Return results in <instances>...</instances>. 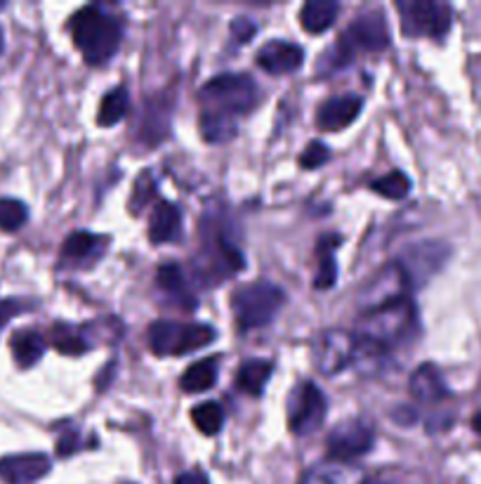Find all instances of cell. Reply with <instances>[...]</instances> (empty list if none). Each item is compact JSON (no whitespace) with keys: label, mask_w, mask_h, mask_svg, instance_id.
Listing matches in <instances>:
<instances>
[{"label":"cell","mask_w":481,"mask_h":484,"mask_svg":"<svg viewBox=\"0 0 481 484\" xmlns=\"http://www.w3.org/2000/svg\"><path fill=\"white\" fill-rule=\"evenodd\" d=\"M52 345L55 350H59L62 354H71V357H78V354L88 352V341L80 336V331L74 329V326H55L52 329Z\"/></svg>","instance_id":"28"},{"label":"cell","mask_w":481,"mask_h":484,"mask_svg":"<svg viewBox=\"0 0 481 484\" xmlns=\"http://www.w3.org/2000/svg\"><path fill=\"white\" fill-rule=\"evenodd\" d=\"M52 461L46 454H17L0 458V479L7 484H31L50 473Z\"/></svg>","instance_id":"13"},{"label":"cell","mask_w":481,"mask_h":484,"mask_svg":"<svg viewBox=\"0 0 481 484\" xmlns=\"http://www.w3.org/2000/svg\"><path fill=\"white\" fill-rule=\"evenodd\" d=\"M387 46H390V29H387L385 15L380 10L363 12L361 17L350 24V29L342 34L326 62L330 64V68H342L354 59L359 50L380 52Z\"/></svg>","instance_id":"5"},{"label":"cell","mask_w":481,"mask_h":484,"mask_svg":"<svg viewBox=\"0 0 481 484\" xmlns=\"http://www.w3.org/2000/svg\"><path fill=\"white\" fill-rule=\"evenodd\" d=\"M411 393L420 402H439L448 397V387L444 385V378L434 364H423L411 378Z\"/></svg>","instance_id":"20"},{"label":"cell","mask_w":481,"mask_h":484,"mask_svg":"<svg viewBox=\"0 0 481 484\" xmlns=\"http://www.w3.org/2000/svg\"><path fill=\"white\" fill-rule=\"evenodd\" d=\"M0 52H3V31H0Z\"/></svg>","instance_id":"38"},{"label":"cell","mask_w":481,"mask_h":484,"mask_svg":"<svg viewBox=\"0 0 481 484\" xmlns=\"http://www.w3.org/2000/svg\"><path fill=\"white\" fill-rule=\"evenodd\" d=\"M255 31H257V26H255V22H250L248 17H236L232 22V38L236 40V43H241V46H246V43L253 40Z\"/></svg>","instance_id":"33"},{"label":"cell","mask_w":481,"mask_h":484,"mask_svg":"<svg viewBox=\"0 0 481 484\" xmlns=\"http://www.w3.org/2000/svg\"><path fill=\"white\" fill-rule=\"evenodd\" d=\"M340 244V237H323L321 241H319V251H321V256H319V274L317 279H314V289H330V286L338 281V268H335V260H333V248H338Z\"/></svg>","instance_id":"26"},{"label":"cell","mask_w":481,"mask_h":484,"mask_svg":"<svg viewBox=\"0 0 481 484\" xmlns=\"http://www.w3.org/2000/svg\"><path fill=\"white\" fill-rule=\"evenodd\" d=\"M19 312H22V305L17 300H0V329Z\"/></svg>","instance_id":"35"},{"label":"cell","mask_w":481,"mask_h":484,"mask_svg":"<svg viewBox=\"0 0 481 484\" xmlns=\"http://www.w3.org/2000/svg\"><path fill=\"white\" fill-rule=\"evenodd\" d=\"M286 293L269 281H253L234 290L232 312L236 320L238 331L262 329L281 312Z\"/></svg>","instance_id":"2"},{"label":"cell","mask_w":481,"mask_h":484,"mask_svg":"<svg viewBox=\"0 0 481 484\" xmlns=\"http://www.w3.org/2000/svg\"><path fill=\"white\" fill-rule=\"evenodd\" d=\"M330 159V152L329 147L323 142H309L307 144V149L302 152L300 156V165L302 168H307V171H314V168H321L326 161Z\"/></svg>","instance_id":"32"},{"label":"cell","mask_w":481,"mask_h":484,"mask_svg":"<svg viewBox=\"0 0 481 484\" xmlns=\"http://www.w3.org/2000/svg\"><path fill=\"white\" fill-rule=\"evenodd\" d=\"M80 447V435L76 433H64L62 437H59V442H57V454L59 456H68L74 454V451H78Z\"/></svg>","instance_id":"34"},{"label":"cell","mask_w":481,"mask_h":484,"mask_svg":"<svg viewBox=\"0 0 481 484\" xmlns=\"http://www.w3.org/2000/svg\"><path fill=\"white\" fill-rule=\"evenodd\" d=\"M371 189L378 192L380 196H385V199L399 201L406 199L408 192H411V180H408L402 171H392L387 173V175L378 177V180L371 184Z\"/></svg>","instance_id":"29"},{"label":"cell","mask_w":481,"mask_h":484,"mask_svg":"<svg viewBox=\"0 0 481 484\" xmlns=\"http://www.w3.org/2000/svg\"><path fill=\"white\" fill-rule=\"evenodd\" d=\"M128 104H131V97L125 88H113L104 95L102 104H99V114H97V123L104 128H111L116 123L125 119L128 114Z\"/></svg>","instance_id":"25"},{"label":"cell","mask_w":481,"mask_h":484,"mask_svg":"<svg viewBox=\"0 0 481 484\" xmlns=\"http://www.w3.org/2000/svg\"><path fill=\"white\" fill-rule=\"evenodd\" d=\"M215 341V329L208 324L184 321H153L149 329V348L159 357L192 354Z\"/></svg>","instance_id":"6"},{"label":"cell","mask_w":481,"mask_h":484,"mask_svg":"<svg viewBox=\"0 0 481 484\" xmlns=\"http://www.w3.org/2000/svg\"><path fill=\"white\" fill-rule=\"evenodd\" d=\"M326 397L314 383H300L288 399V427L298 437H307L319 430L326 418Z\"/></svg>","instance_id":"8"},{"label":"cell","mask_w":481,"mask_h":484,"mask_svg":"<svg viewBox=\"0 0 481 484\" xmlns=\"http://www.w3.org/2000/svg\"><path fill=\"white\" fill-rule=\"evenodd\" d=\"M338 15L340 5L335 0H309L300 10V24L309 34H323L333 26Z\"/></svg>","instance_id":"19"},{"label":"cell","mask_w":481,"mask_h":484,"mask_svg":"<svg viewBox=\"0 0 481 484\" xmlns=\"http://www.w3.org/2000/svg\"><path fill=\"white\" fill-rule=\"evenodd\" d=\"M28 220L26 205L17 199H0V229L3 232H17Z\"/></svg>","instance_id":"30"},{"label":"cell","mask_w":481,"mask_h":484,"mask_svg":"<svg viewBox=\"0 0 481 484\" xmlns=\"http://www.w3.org/2000/svg\"><path fill=\"white\" fill-rule=\"evenodd\" d=\"M472 427H475L476 433L481 435V411H479V414H476V416H475V421H472Z\"/></svg>","instance_id":"37"},{"label":"cell","mask_w":481,"mask_h":484,"mask_svg":"<svg viewBox=\"0 0 481 484\" xmlns=\"http://www.w3.org/2000/svg\"><path fill=\"white\" fill-rule=\"evenodd\" d=\"M12 354H15V362H17L22 369H28V366L38 364L40 357L46 354L47 342L46 338L36 333V331H17L12 336Z\"/></svg>","instance_id":"21"},{"label":"cell","mask_w":481,"mask_h":484,"mask_svg":"<svg viewBox=\"0 0 481 484\" xmlns=\"http://www.w3.org/2000/svg\"><path fill=\"white\" fill-rule=\"evenodd\" d=\"M361 468L342 461H323L302 478L300 484H361Z\"/></svg>","instance_id":"17"},{"label":"cell","mask_w":481,"mask_h":484,"mask_svg":"<svg viewBox=\"0 0 481 484\" xmlns=\"http://www.w3.org/2000/svg\"><path fill=\"white\" fill-rule=\"evenodd\" d=\"M375 445L373 430L361 421H342L330 430L326 439V451L330 461L351 463L359 456L368 454Z\"/></svg>","instance_id":"9"},{"label":"cell","mask_w":481,"mask_h":484,"mask_svg":"<svg viewBox=\"0 0 481 484\" xmlns=\"http://www.w3.org/2000/svg\"><path fill=\"white\" fill-rule=\"evenodd\" d=\"M354 352H357V336L333 329L319 336L317 345H314V362L321 374L335 376L354 362Z\"/></svg>","instance_id":"10"},{"label":"cell","mask_w":481,"mask_h":484,"mask_svg":"<svg viewBox=\"0 0 481 484\" xmlns=\"http://www.w3.org/2000/svg\"><path fill=\"white\" fill-rule=\"evenodd\" d=\"M215 381H217V357H208L201 359V362H193V364L184 371L180 385L184 393L196 395L210 390V387L215 385Z\"/></svg>","instance_id":"23"},{"label":"cell","mask_w":481,"mask_h":484,"mask_svg":"<svg viewBox=\"0 0 481 484\" xmlns=\"http://www.w3.org/2000/svg\"><path fill=\"white\" fill-rule=\"evenodd\" d=\"M175 484H208V478L201 470H189V473L177 475Z\"/></svg>","instance_id":"36"},{"label":"cell","mask_w":481,"mask_h":484,"mask_svg":"<svg viewBox=\"0 0 481 484\" xmlns=\"http://www.w3.org/2000/svg\"><path fill=\"white\" fill-rule=\"evenodd\" d=\"M302 62H305V50L288 40H269L257 52V67L272 76L293 74L302 67Z\"/></svg>","instance_id":"12"},{"label":"cell","mask_w":481,"mask_h":484,"mask_svg":"<svg viewBox=\"0 0 481 484\" xmlns=\"http://www.w3.org/2000/svg\"><path fill=\"white\" fill-rule=\"evenodd\" d=\"M182 216L180 208L170 201H156L149 216V239L152 244H170L180 239Z\"/></svg>","instance_id":"15"},{"label":"cell","mask_w":481,"mask_h":484,"mask_svg":"<svg viewBox=\"0 0 481 484\" xmlns=\"http://www.w3.org/2000/svg\"><path fill=\"white\" fill-rule=\"evenodd\" d=\"M153 196H156V183H153L152 173H141L140 180L135 183V192H132L131 211L137 216V213L153 199Z\"/></svg>","instance_id":"31"},{"label":"cell","mask_w":481,"mask_h":484,"mask_svg":"<svg viewBox=\"0 0 481 484\" xmlns=\"http://www.w3.org/2000/svg\"><path fill=\"white\" fill-rule=\"evenodd\" d=\"M198 97L201 102L208 104L205 111H217L236 119V114H248L260 102V88L248 74H222L208 80Z\"/></svg>","instance_id":"4"},{"label":"cell","mask_w":481,"mask_h":484,"mask_svg":"<svg viewBox=\"0 0 481 484\" xmlns=\"http://www.w3.org/2000/svg\"><path fill=\"white\" fill-rule=\"evenodd\" d=\"M156 286H159V290H163L165 298L175 300L182 308L196 310V296L189 290L184 274H182V269L177 268L175 262L161 265L159 272H156Z\"/></svg>","instance_id":"18"},{"label":"cell","mask_w":481,"mask_h":484,"mask_svg":"<svg viewBox=\"0 0 481 484\" xmlns=\"http://www.w3.org/2000/svg\"><path fill=\"white\" fill-rule=\"evenodd\" d=\"M192 421L201 433L213 437V435L220 433L222 426H225V411H222L220 405H215V402H204V405H198L192 409Z\"/></svg>","instance_id":"27"},{"label":"cell","mask_w":481,"mask_h":484,"mask_svg":"<svg viewBox=\"0 0 481 484\" xmlns=\"http://www.w3.org/2000/svg\"><path fill=\"white\" fill-rule=\"evenodd\" d=\"M107 248V239L97 237L90 232H76L71 234L62 246V260L76 262V265H90V262L99 260Z\"/></svg>","instance_id":"16"},{"label":"cell","mask_w":481,"mask_h":484,"mask_svg":"<svg viewBox=\"0 0 481 484\" xmlns=\"http://www.w3.org/2000/svg\"><path fill=\"white\" fill-rule=\"evenodd\" d=\"M274 364L269 359H248L246 364H241L236 374V385L244 390V393L253 395H262V390L267 387L269 378H272Z\"/></svg>","instance_id":"22"},{"label":"cell","mask_w":481,"mask_h":484,"mask_svg":"<svg viewBox=\"0 0 481 484\" xmlns=\"http://www.w3.org/2000/svg\"><path fill=\"white\" fill-rule=\"evenodd\" d=\"M361 107H363L361 97H357V95L333 97V100L323 102L321 109H319V114H317L319 128L326 132L345 131L347 126H351V123L359 119Z\"/></svg>","instance_id":"14"},{"label":"cell","mask_w":481,"mask_h":484,"mask_svg":"<svg viewBox=\"0 0 481 484\" xmlns=\"http://www.w3.org/2000/svg\"><path fill=\"white\" fill-rule=\"evenodd\" d=\"M71 36L80 52H83L85 62L90 67H102L116 55L123 38L119 19L107 15L102 7L88 5L78 10L68 22Z\"/></svg>","instance_id":"1"},{"label":"cell","mask_w":481,"mask_h":484,"mask_svg":"<svg viewBox=\"0 0 481 484\" xmlns=\"http://www.w3.org/2000/svg\"><path fill=\"white\" fill-rule=\"evenodd\" d=\"M411 326H415V308L408 298H399L375 310H368L359 320V336L378 348L387 350L390 345L402 341Z\"/></svg>","instance_id":"3"},{"label":"cell","mask_w":481,"mask_h":484,"mask_svg":"<svg viewBox=\"0 0 481 484\" xmlns=\"http://www.w3.org/2000/svg\"><path fill=\"white\" fill-rule=\"evenodd\" d=\"M402 15V29L406 36H432L442 38L451 29L453 12L446 3L434 0H402L396 3Z\"/></svg>","instance_id":"7"},{"label":"cell","mask_w":481,"mask_h":484,"mask_svg":"<svg viewBox=\"0 0 481 484\" xmlns=\"http://www.w3.org/2000/svg\"><path fill=\"white\" fill-rule=\"evenodd\" d=\"M201 135L205 142L222 144L236 137V119L217 111H204L201 114Z\"/></svg>","instance_id":"24"},{"label":"cell","mask_w":481,"mask_h":484,"mask_svg":"<svg viewBox=\"0 0 481 484\" xmlns=\"http://www.w3.org/2000/svg\"><path fill=\"white\" fill-rule=\"evenodd\" d=\"M446 244H439V241H424V244L411 246L406 253L402 256V260H396V265L402 268V272L406 274L408 284L423 286L424 281L434 277L442 265L448 258Z\"/></svg>","instance_id":"11"}]
</instances>
